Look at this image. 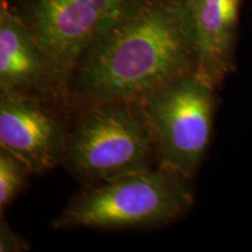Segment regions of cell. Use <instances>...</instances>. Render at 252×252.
Here are the masks:
<instances>
[{
    "label": "cell",
    "mask_w": 252,
    "mask_h": 252,
    "mask_svg": "<svg viewBox=\"0 0 252 252\" xmlns=\"http://www.w3.org/2000/svg\"><path fill=\"white\" fill-rule=\"evenodd\" d=\"M0 89L45 99L56 94L49 68L30 25L0 8Z\"/></svg>",
    "instance_id": "obj_8"
},
{
    "label": "cell",
    "mask_w": 252,
    "mask_h": 252,
    "mask_svg": "<svg viewBox=\"0 0 252 252\" xmlns=\"http://www.w3.org/2000/svg\"><path fill=\"white\" fill-rule=\"evenodd\" d=\"M69 131L62 163L86 186L139 174L160 165L140 103L104 100L83 105Z\"/></svg>",
    "instance_id": "obj_3"
},
{
    "label": "cell",
    "mask_w": 252,
    "mask_h": 252,
    "mask_svg": "<svg viewBox=\"0 0 252 252\" xmlns=\"http://www.w3.org/2000/svg\"><path fill=\"white\" fill-rule=\"evenodd\" d=\"M68 133L43 99L0 89V147L26 162L33 174L62 163Z\"/></svg>",
    "instance_id": "obj_6"
},
{
    "label": "cell",
    "mask_w": 252,
    "mask_h": 252,
    "mask_svg": "<svg viewBox=\"0 0 252 252\" xmlns=\"http://www.w3.org/2000/svg\"><path fill=\"white\" fill-rule=\"evenodd\" d=\"M128 1L35 0L28 25L62 99L69 98V81L81 55Z\"/></svg>",
    "instance_id": "obj_5"
},
{
    "label": "cell",
    "mask_w": 252,
    "mask_h": 252,
    "mask_svg": "<svg viewBox=\"0 0 252 252\" xmlns=\"http://www.w3.org/2000/svg\"><path fill=\"white\" fill-rule=\"evenodd\" d=\"M33 174L26 162L9 151L0 147V209L11 206L24 190Z\"/></svg>",
    "instance_id": "obj_9"
},
{
    "label": "cell",
    "mask_w": 252,
    "mask_h": 252,
    "mask_svg": "<svg viewBox=\"0 0 252 252\" xmlns=\"http://www.w3.org/2000/svg\"><path fill=\"white\" fill-rule=\"evenodd\" d=\"M191 179L159 165L151 171L86 186L54 220L58 230H146L171 224L191 209Z\"/></svg>",
    "instance_id": "obj_2"
},
{
    "label": "cell",
    "mask_w": 252,
    "mask_h": 252,
    "mask_svg": "<svg viewBox=\"0 0 252 252\" xmlns=\"http://www.w3.org/2000/svg\"><path fill=\"white\" fill-rule=\"evenodd\" d=\"M215 89L195 72H188L140 100L160 165L194 178L212 139Z\"/></svg>",
    "instance_id": "obj_4"
},
{
    "label": "cell",
    "mask_w": 252,
    "mask_h": 252,
    "mask_svg": "<svg viewBox=\"0 0 252 252\" xmlns=\"http://www.w3.org/2000/svg\"><path fill=\"white\" fill-rule=\"evenodd\" d=\"M30 250V245L26 241L15 234L4 220H0V251L1 252H19Z\"/></svg>",
    "instance_id": "obj_10"
},
{
    "label": "cell",
    "mask_w": 252,
    "mask_h": 252,
    "mask_svg": "<svg viewBox=\"0 0 252 252\" xmlns=\"http://www.w3.org/2000/svg\"><path fill=\"white\" fill-rule=\"evenodd\" d=\"M195 74L217 88L234 69L239 0H184Z\"/></svg>",
    "instance_id": "obj_7"
},
{
    "label": "cell",
    "mask_w": 252,
    "mask_h": 252,
    "mask_svg": "<svg viewBox=\"0 0 252 252\" xmlns=\"http://www.w3.org/2000/svg\"><path fill=\"white\" fill-rule=\"evenodd\" d=\"M188 72H195V54L184 1L130 0L81 55L68 94L82 105L139 103Z\"/></svg>",
    "instance_id": "obj_1"
}]
</instances>
